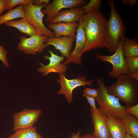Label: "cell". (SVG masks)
Instances as JSON below:
<instances>
[{
	"instance_id": "28",
	"label": "cell",
	"mask_w": 138,
	"mask_h": 138,
	"mask_svg": "<svg viewBox=\"0 0 138 138\" xmlns=\"http://www.w3.org/2000/svg\"><path fill=\"white\" fill-rule=\"evenodd\" d=\"M84 93L85 95L95 98L98 96V89L87 88L83 90Z\"/></svg>"
},
{
	"instance_id": "17",
	"label": "cell",
	"mask_w": 138,
	"mask_h": 138,
	"mask_svg": "<svg viewBox=\"0 0 138 138\" xmlns=\"http://www.w3.org/2000/svg\"><path fill=\"white\" fill-rule=\"evenodd\" d=\"M104 116L112 138H125L126 134V131L121 119L109 114Z\"/></svg>"
},
{
	"instance_id": "24",
	"label": "cell",
	"mask_w": 138,
	"mask_h": 138,
	"mask_svg": "<svg viewBox=\"0 0 138 138\" xmlns=\"http://www.w3.org/2000/svg\"><path fill=\"white\" fill-rule=\"evenodd\" d=\"M6 10L8 11L13 7L20 4L27 5L32 2V0H6Z\"/></svg>"
},
{
	"instance_id": "29",
	"label": "cell",
	"mask_w": 138,
	"mask_h": 138,
	"mask_svg": "<svg viewBox=\"0 0 138 138\" xmlns=\"http://www.w3.org/2000/svg\"><path fill=\"white\" fill-rule=\"evenodd\" d=\"M83 96L86 99L91 108L95 109H97L95 105V98L87 96L84 93L83 94Z\"/></svg>"
},
{
	"instance_id": "4",
	"label": "cell",
	"mask_w": 138,
	"mask_h": 138,
	"mask_svg": "<svg viewBox=\"0 0 138 138\" xmlns=\"http://www.w3.org/2000/svg\"><path fill=\"white\" fill-rule=\"evenodd\" d=\"M98 94L96 98L99 107L97 108L104 116L109 114L115 118L121 119L124 117L131 114L126 112V106L122 105L119 102L120 99L109 93L107 87L103 80H98Z\"/></svg>"
},
{
	"instance_id": "22",
	"label": "cell",
	"mask_w": 138,
	"mask_h": 138,
	"mask_svg": "<svg viewBox=\"0 0 138 138\" xmlns=\"http://www.w3.org/2000/svg\"><path fill=\"white\" fill-rule=\"evenodd\" d=\"M8 138H43L37 131V128L33 126L17 130L10 135Z\"/></svg>"
},
{
	"instance_id": "8",
	"label": "cell",
	"mask_w": 138,
	"mask_h": 138,
	"mask_svg": "<svg viewBox=\"0 0 138 138\" xmlns=\"http://www.w3.org/2000/svg\"><path fill=\"white\" fill-rule=\"evenodd\" d=\"M59 77L57 81L61 85V88L57 93L59 95H64L66 101L69 104L71 103L73 100L72 92L75 89L80 86H91L94 80L91 79L87 81L84 75L71 79L67 78L65 73L59 74Z\"/></svg>"
},
{
	"instance_id": "30",
	"label": "cell",
	"mask_w": 138,
	"mask_h": 138,
	"mask_svg": "<svg viewBox=\"0 0 138 138\" xmlns=\"http://www.w3.org/2000/svg\"><path fill=\"white\" fill-rule=\"evenodd\" d=\"M121 1L124 5L130 7H133L137 4L138 0H122Z\"/></svg>"
},
{
	"instance_id": "1",
	"label": "cell",
	"mask_w": 138,
	"mask_h": 138,
	"mask_svg": "<svg viewBox=\"0 0 138 138\" xmlns=\"http://www.w3.org/2000/svg\"><path fill=\"white\" fill-rule=\"evenodd\" d=\"M85 15L87 42L83 53L98 48L105 47L107 29L108 21L100 9H92Z\"/></svg>"
},
{
	"instance_id": "13",
	"label": "cell",
	"mask_w": 138,
	"mask_h": 138,
	"mask_svg": "<svg viewBox=\"0 0 138 138\" xmlns=\"http://www.w3.org/2000/svg\"><path fill=\"white\" fill-rule=\"evenodd\" d=\"M75 38L64 36L62 37H49L45 42L47 47L49 45L54 47L59 50L62 56L68 59L71 54V50Z\"/></svg>"
},
{
	"instance_id": "26",
	"label": "cell",
	"mask_w": 138,
	"mask_h": 138,
	"mask_svg": "<svg viewBox=\"0 0 138 138\" xmlns=\"http://www.w3.org/2000/svg\"><path fill=\"white\" fill-rule=\"evenodd\" d=\"M7 51L0 44V60L6 67H8L9 65L7 57Z\"/></svg>"
},
{
	"instance_id": "27",
	"label": "cell",
	"mask_w": 138,
	"mask_h": 138,
	"mask_svg": "<svg viewBox=\"0 0 138 138\" xmlns=\"http://www.w3.org/2000/svg\"><path fill=\"white\" fill-rule=\"evenodd\" d=\"M126 112L138 118V104L130 107L126 106L125 108Z\"/></svg>"
},
{
	"instance_id": "12",
	"label": "cell",
	"mask_w": 138,
	"mask_h": 138,
	"mask_svg": "<svg viewBox=\"0 0 138 138\" xmlns=\"http://www.w3.org/2000/svg\"><path fill=\"white\" fill-rule=\"evenodd\" d=\"M48 51L50 54V56L45 55L43 56V57L44 59L49 60V63L45 65L41 62L40 63V67L37 68V71L44 76H47L52 73L59 74L65 73L67 67L61 63L65 60L64 57L54 54L51 50H49Z\"/></svg>"
},
{
	"instance_id": "14",
	"label": "cell",
	"mask_w": 138,
	"mask_h": 138,
	"mask_svg": "<svg viewBox=\"0 0 138 138\" xmlns=\"http://www.w3.org/2000/svg\"><path fill=\"white\" fill-rule=\"evenodd\" d=\"M90 112L94 128L93 133L96 134L99 138H112L104 115L97 108L95 109L91 108Z\"/></svg>"
},
{
	"instance_id": "23",
	"label": "cell",
	"mask_w": 138,
	"mask_h": 138,
	"mask_svg": "<svg viewBox=\"0 0 138 138\" xmlns=\"http://www.w3.org/2000/svg\"><path fill=\"white\" fill-rule=\"evenodd\" d=\"M124 59L130 74L138 72V56L124 57Z\"/></svg>"
},
{
	"instance_id": "6",
	"label": "cell",
	"mask_w": 138,
	"mask_h": 138,
	"mask_svg": "<svg viewBox=\"0 0 138 138\" xmlns=\"http://www.w3.org/2000/svg\"><path fill=\"white\" fill-rule=\"evenodd\" d=\"M124 40L120 42L118 49L112 55L108 56L99 53L96 55V58L100 61L107 62L112 64V69L108 73V75L112 78H117L121 75L130 74L122 52Z\"/></svg>"
},
{
	"instance_id": "37",
	"label": "cell",
	"mask_w": 138,
	"mask_h": 138,
	"mask_svg": "<svg viewBox=\"0 0 138 138\" xmlns=\"http://www.w3.org/2000/svg\"><path fill=\"white\" fill-rule=\"evenodd\" d=\"M94 138H99L97 135L95 133H93L92 134Z\"/></svg>"
},
{
	"instance_id": "5",
	"label": "cell",
	"mask_w": 138,
	"mask_h": 138,
	"mask_svg": "<svg viewBox=\"0 0 138 138\" xmlns=\"http://www.w3.org/2000/svg\"><path fill=\"white\" fill-rule=\"evenodd\" d=\"M47 5L43 4L36 6L32 2L23 5L25 18L36 29L37 34L45 35L49 37H54V32L47 28L43 22V18L45 15L42 13L41 9L45 8Z\"/></svg>"
},
{
	"instance_id": "32",
	"label": "cell",
	"mask_w": 138,
	"mask_h": 138,
	"mask_svg": "<svg viewBox=\"0 0 138 138\" xmlns=\"http://www.w3.org/2000/svg\"><path fill=\"white\" fill-rule=\"evenodd\" d=\"M6 0H0V16L6 10Z\"/></svg>"
},
{
	"instance_id": "3",
	"label": "cell",
	"mask_w": 138,
	"mask_h": 138,
	"mask_svg": "<svg viewBox=\"0 0 138 138\" xmlns=\"http://www.w3.org/2000/svg\"><path fill=\"white\" fill-rule=\"evenodd\" d=\"M112 84L107 87L108 93L123 101L127 106H134L138 100V81L127 75L117 78Z\"/></svg>"
},
{
	"instance_id": "19",
	"label": "cell",
	"mask_w": 138,
	"mask_h": 138,
	"mask_svg": "<svg viewBox=\"0 0 138 138\" xmlns=\"http://www.w3.org/2000/svg\"><path fill=\"white\" fill-rule=\"evenodd\" d=\"M121 120L126 134L133 138H138V118L131 114L124 117Z\"/></svg>"
},
{
	"instance_id": "16",
	"label": "cell",
	"mask_w": 138,
	"mask_h": 138,
	"mask_svg": "<svg viewBox=\"0 0 138 138\" xmlns=\"http://www.w3.org/2000/svg\"><path fill=\"white\" fill-rule=\"evenodd\" d=\"M85 14L82 7H76L60 11L49 23L60 22H78L80 17Z\"/></svg>"
},
{
	"instance_id": "9",
	"label": "cell",
	"mask_w": 138,
	"mask_h": 138,
	"mask_svg": "<svg viewBox=\"0 0 138 138\" xmlns=\"http://www.w3.org/2000/svg\"><path fill=\"white\" fill-rule=\"evenodd\" d=\"M48 38L46 36L37 34L29 38L21 36L17 49L26 54L35 55L37 53L41 54L47 47L45 42Z\"/></svg>"
},
{
	"instance_id": "34",
	"label": "cell",
	"mask_w": 138,
	"mask_h": 138,
	"mask_svg": "<svg viewBox=\"0 0 138 138\" xmlns=\"http://www.w3.org/2000/svg\"><path fill=\"white\" fill-rule=\"evenodd\" d=\"M127 75L130 77L138 81V72L130 74Z\"/></svg>"
},
{
	"instance_id": "21",
	"label": "cell",
	"mask_w": 138,
	"mask_h": 138,
	"mask_svg": "<svg viewBox=\"0 0 138 138\" xmlns=\"http://www.w3.org/2000/svg\"><path fill=\"white\" fill-rule=\"evenodd\" d=\"M19 18H25L23 5L9 10L4 14L0 16V26L3 24Z\"/></svg>"
},
{
	"instance_id": "11",
	"label": "cell",
	"mask_w": 138,
	"mask_h": 138,
	"mask_svg": "<svg viewBox=\"0 0 138 138\" xmlns=\"http://www.w3.org/2000/svg\"><path fill=\"white\" fill-rule=\"evenodd\" d=\"M87 2L85 0H54L46 5L44 9L41 10V12L44 14L47 15L46 22L49 23L62 9L81 7Z\"/></svg>"
},
{
	"instance_id": "36",
	"label": "cell",
	"mask_w": 138,
	"mask_h": 138,
	"mask_svg": "<svg viewBox=\"0 0 138 138\" xmlns=\"http://www.w3.org/2000/svg\"><path fill=\"white\" fill-rule=\"evenodd\" d=\"M125 138H133L129 134H126Z\"/></svg>"
},
{
	"instance_id": "2",
	"label": "cell",
	"mask_w": 138,
	"mask_h": 138,
	"mask_svg": "<svg viewBox=\"0 0 138 138\" xmlns=\"http://www.w3.org/2000/svg\"><path fill=\"white\" fill-rule=\"evenodd\" d=\"M113 0L108 1L111 9L110 18L107 22L105 47L109 52L114 53L120 42L126 37V28L119 13L115 6Z\"/></svg>"
},
{
	"instance_id": "10",
	"label": "cell",
	"mask_w": 138,
	"mask_h": 138,
	"mask_svg": "<svg viewBox=\"0 0 138 138\" xmlns=\"http://www.w3.org/2000/svg\"><path fill=\"white\" fill-rule=\"evenodd\" d=\"M42 113L40 109L25 108L22 111L15 113L13 115L14 132L22 129L33 126L37 122Z\"/></svg>"
},
{
	"instance_id": "20",
	"label": "cell",
	"mask_w": 138,
	"mask_h": 138,
	"mask_svg": "<svg viewBox=\"0 0 138 138\" xmlns=\"http://www.w3.org/2000/svg\"><path fill=\"white\" fill-rule=\"evenodd\" d=\"M122 52L124 57L138 56V41L125 37L122 45Z\"/></svg>"
},
{
	"instance_id": "18",
	"label": "cell",
	"mask_w": 138,
	"mask_h": 138,
	"mask_svg": "<svg viewBox=\"0 0 138 138\" xmlns=\"http://www.w3.org/2000/svg\"><path fill=\"white\" fill-rule=\"evenodd\" d=\"M4 24L7 26L16 28L21 33L27 34L30 37L37 34L36 29L25 18H21L19 20L9 21Z\"/></svg>"
},
{
	"instance_id": "25",
	"label": "cell",
	"mask_w": 138,
	"mask_h": 138,
	"mask_svg": "<svg viewBox=\"0 0 138 138\" xmlns=\"http://www.w3.org/2000/svg\"><path fill=\"white\" fill-rule=\"evenodd\" d=\"M102 3V1L101 0H90L87 4L81 7L84 10L85 14L92 9H100Z\"/></svg>"
},
{
	"instance_id": "15",
	"label": "cell",
	"mask_w": 138,
	"mask_h": 138,
	"mask_svg": "<svg viewBox=\"0 0 138 138\" xmlns=\"http://www.w3.org/2000/svg\"><path fill=\"white\" fill-rule=\"evenodd\" d=\"M79 24L78 22H60L49 23L48 25V27L49 28L53 30L55 38L60 37L62 36H68L75 38V32Z\"/></svg>"
},
{
	"instance_id": "35",
	"label": "cell",
	"mask_w": 138,
	"mask_h": 138,
	"mask_svg": "<svg viewBox=\"0 0 138 138\" xmlns=\"http://www.w3.org/2000/svg\"><path fill=\"white\" fill-rule=\"evenodd\" d=\"M80 138H94L92 134L90 133H86L82 135Z\"/></svg>"
},
{
	"instance_id": "7",
	"label": "cell",
	"mask_w": 138,
	"mask_h": 138,
	"mask_svg": "<svg viewBox=\"0 0 138 138\" xmlns=\"http://www.w3.org/2000/svg\"><path fill=\"white\" fill-rule=\"evenodd\" d=\"M85 21L84 14L80 17L78 21L79 24L76 31L75 47L74 50L71 53L69 58L63 63L66 65L71 63L77 64L80 66L82 65V57L87 42L84 27Z\"/></svg>"
},
{
	"instance_id": "31",
	"label": "cell",
	"mask_w": 138,
	"mask_h": 138,
	"mask_svg": "<svg viewBox=\"0 0 138 138\" xmlns=\"http://www.w3.org/2000/svg\"><path fill=\"white\" fill-rule=\"evenodd\" d=\"M50 1L49 0H32V3L35 6H39L43 4L48 5Z\"/></svg>"
},
{
	"instance_id": "33",
	"label": "cell",
	"mask_w": 138,
	"mask_h": 138,
	"mask_svg": "<svg viewBox=\"0 0 138 138\" xmlns=\"http://www.w3.org/2000/svg\"><path fill=\"white\" fill-rule=\"evenodd\" d=\"M81 132L80 131H78L77 133L72 132L71 134L70 138H80V135Z\"/></svg>"
}]
</instances>
